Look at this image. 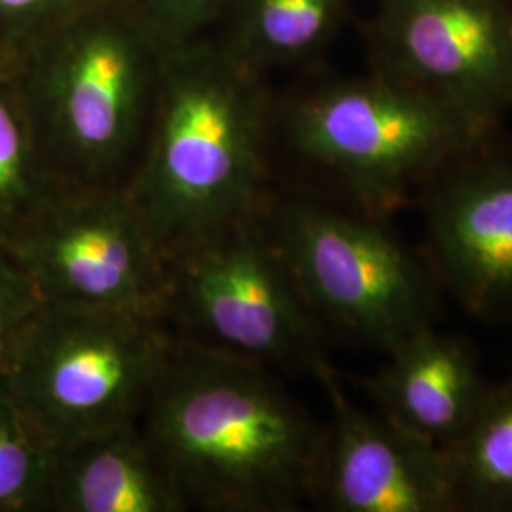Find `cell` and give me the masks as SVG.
<instances>
[{
    "instance_id": "13",
    "label": "cell",
    "mask_w": 512,
    "mask_h": 512,
    "mask_svg": "<svg viewBox=\"0 0 512 512\" xmlns=\"http://www.w3.org/2000/svg\"><path fill=\"white\" fill-rule=\"evenodd\" d=\"M48 511L183 512L141 423H128L54 448Z\"/></svg>"
},
{
    "instance_id": "3",
    "label": "cell",
    "mask_w": 512,
    "mask_h": 512,
    "mask_svg": "<svg viewBox=\"0 0 512 512\" xmlns=\"http://www.w3.org/2000/svg\"><path fill=\"white\" fill-rule=\"evenodd\" d=\"M164 52L133 0H97L10 63L57 183H124L147 131Z\"/></svg>"
},
{
    "instance_id": "11",
    "label": "cell",
    "mask_w": 512,
    "mask_h": 512,
    "mask_svg": "<svg viewBox=\"0 0 512 512\" xmlns=\"http://www.w3.org/2000/svg\"><path fill=\"white\" fill-rule=\"evenodd\" d=\"M313 376L329 401L311 501L332 512H458L448 450L353 403L334 366Z\"/></svg>"
},
{
    "instance_id": "17",
    "label": "cell",
    "mask_w": 512,
    "mask_h": 512,
    "mask_svg": "<svg viewBox=\"0 0 512 512\" xmlns=\"http://www.w3.org/2000/svg\"><path fill=\"white\" fill-rule=\"evenodd\" d=\"M54 448L0 374V512L48 511Z\"/></svg>"
},
{
    "instance_id": "8",
    "label": "cell",
    "mask_w": 512,
    "mask_h": 512,
    "mask_svg": "<svg viewBox=\"0 0 512 512\" xmlns=\"http://www.w3.org/2000/svg\"><path fill=\"white\" fill-rule=\"evenodd\" d=\"M2 241L44 304L165 319L169 258L124 184L63 186Z\"/></svg>"
},
{
    "instance_id": "15",
    "label": "cell",
    "mask_w": 512,
    "mask_h": 512,
    "mask_svg": "<svg viewBox=\"0 0 512 512\" xmlns=\"http://www.w3.org/2000/svg\"><path fill=\"white\" fill-rule=\"evenodd\" d=\"M448 454L458 511L512 512V372L490 385L475 420Z\"/></svg>"
},
{
    "instance_id": "4",
    "label": "cell",
    "mask_w": 512,
    "mask_h": 512,
    "mask_svg": "<svg viewBox=\"0 0 512 512\" xmlns=\"http://www.w3.org/2000/svg\"><path fill=\"white\" fill-rule=\"evenodd\" d=\"M283 126L300 160L336 181L353 211L378 220L414 202L442 165L486 139L435 95L378 69L296 97Z\"/></svg>"
},
{
    "instance_id": "6",
    "label": "cell",
    "mask_w": 512,
    "mask_h": 512,
    "mask_svg": "<svg viewBox=\"0 0 512 512\" xmlns=\"http://www.w3.org/2000/svg\"><path fill=\"white\" fill-rule=\"evenodd\" d=\"M264 222L321 325L387 353L437 323L439 283L387 220L302 194H270Z\"/></svg>"
},
{
    "instance_id": "16",
    "label": "cell",
    "mask_w": 512,
    "mask_h": 512,
    "mask_svg": "<svg viewBox=\"0 0 512 512\" xmlns=\"http://www.w3.org/2000/svg\"><path fill=\"white\" fill-rule=\"evenodd\" d=\"M59 188L38 147L16 74L0 61V239L18 230Z\"/></svg>"
},
{
    "instance_id": "1",
    "label": "cell",
    "mask_w": 512,
    "mask_h": 512,
    "mask_svg": "<svg viewBox=\"0 0 512 512\" xmlns=\"http://www.w3.org/2000/svg\"><path fill=\"white\" fill-rule=\"evenodd\" d=\"M264 73L220 38L165 48L129 200L167 258L258 215L270 198Z\"/></svg>"
},
{
    "instance_id": "12",
    "label": "cell",
    "mask_w": 512,
    "mask_h": 512,
    "mask_svg": "<svg viewBox=\"0 0 512 512\" xmlns=\"http://www.w3.org/2000/svg\"><path fill=\"white\" fill-rule=\"evenodd\" d=\"M385 355L387 361L374 374L357 380L372 408L450 450L475 420L492 385L473 346L429 325Z\"/></svg>"
},
{
    "instance_id": "14",
    "label": "cell",
    "mask_w": 512,
    "mask_h": 512,
    "mask_svg": "<svg viewBox=\"0 0 512 512\" xmlns=\"http://www.w3.org/2000/svg\"><path fill=\"white\" fill-rule=\"evenodd\" d=\"M348 0H230L220 40L241 61L264 73L319 52L340 27Z\"/></svg>"
},
{
    "instance_id": "9",
    "label": "cell",
    "mask_w": 512,
    "mask_h": 512,
    "mask_svg": "<svg viewBox=\"0 0 512 512\" xmlns=\"http://www.w3.org/2000/svg\"><path fill=\"white\" fill-rule=\"evenodd\" d=\"M378 71L435 95L488 137L512 110L507 0H380Z\"/></svg>"
},
{
    "instance_id": "21",
    "label": "cell",
    "mask_w": 512,
    "mask_h": 512,
    "mask_svg": "<svg viewBox=\"0 0 512 512\" xmlns=\"http://www.w3.org/2000/svg\"><path fill=\"white\" fill-rule=\"evenodd\" d=\"M507 2H509V6H511V10H512V0H507Z\"/></svg>"
},
{
    "instance_id": "2",
    "label": "cell",
    "mask_w": 512,
    "mask_h": 512,
    "mask_svg": "<svg viewBox=\"0 0 512 512\" xmlns=\"http://www.w3.org/2000/svg\"><path fill=\"white\" fill-rule=\"evenodd\" d=\"M141 420L188 509L289 512L311 499L323 425L266 366L177 340Z\"/></svg>"
},
{
    "instance_id": "18",
    "label": "cell",
    "mask_w": 512,
    "mask_h": 512,
    "mask_svg": "<svg viewBox=\"0 0 512 512\" xmlns=\"http://www.w3.org/2000/svg\"><path fill=\"white\" fill-rule=\"evenodd\" d=\"M97 0H0V61L10 65L25 48Z\"/></svg>"
},
{
    "instance_id": "20",
    "label": "cell",
    "mask_w": 512,
    "mask_h": 512,
    "mask_svg": "<svg viewBox=\"0 0 512 512\" xmlns=\"http://www.w3.org/2000/svg\"><path fill=\"white\" fill-rule=\"evenodd\" d=\"M165 48L202 37L230 0H133Z\"/></svg>"
},
{
    "instance_id": "7",
    "label": "cell",
    "mask_w": 512,
    "mask_h": 512,
    "mask_svg": "<svg viewBox=\"0 0 512 512\" xmlns=\"http://www.w3.org/2000/svg\"><path fill=\"white\" fill-rule=\"evenodd\" d=\"M165 321L184 344L313 374L321 323L298 291L264 209L169 258Z\"/></svg>"
},
{
    "instance_id": "19",
    "label": "cell",
    "mask_w": 512,
    "mask_h": 512,
    "mask_svg": "<svg viewBox=\"0 0 512 512\" xmlns=\"http://www.w3.org/2000/svg\"><path fill=\"white\" fill-rule=\"evenodd\" d=\"M42 304L33 279L0 239V370Z\"/></svg>"
},
{
    "instance_id": "10",
    "label": "cell",
    "mask_w": 512,
    "mask_h": 512,
    "mask_svg": "<svg viewBox=\"0 0 512 512\" xmlns=\"http://www.w3.org/2000/svg\"><path fill=\"white\" fill-rule=\"evenodd\" d=\"M416 200L439 287L473 317L512 323V150L478 141L442 165Z\"/></svg>"
},
{
    "instance_id": "5",
    "label": "cell",
    "mask_w": 512,
    "mask_h": 512,
    "mask_svg": "<svg viewBox=\"0 0 512 512\" xmlns=\"http://www.w3.org/2000/svg\"><path fill=\"white\" fill-rule=\"evenodd\" d=\"M175 346L164 317L42 304L0 374L59 448L139 423Z\"/></svg>"
}]
</instances>
